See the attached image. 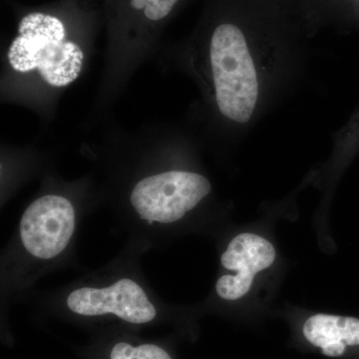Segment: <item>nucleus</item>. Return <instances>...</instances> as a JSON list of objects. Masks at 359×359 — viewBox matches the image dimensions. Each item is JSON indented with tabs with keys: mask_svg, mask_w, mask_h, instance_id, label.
Instances as JSON below:
<instances>
[{
	"mask_svg": "<svg viewBox=\"0 0 359 359\" xmlns=\"http://www.w3.org/2000/svg\"><path fill=\"white\" fill-rule=\"evenodd\" d=\"M309 37L276 0H208L192 63L228 136H248L308 71Z\"/></svg>",
	"mask_w": 359,
	"mask_h": 359,
	"instance_id": "nucleus-1",
	"label": "nucleus"
},
{
	"mask_svg": "<svg viewBox=\"0 0 359 359\" xmlns=\"http://www.w3.org/2000/svg\"><path fill=\"white\" fill-rule=\"evenodd\" d=\"M18 32L7 54L14 70H37L53 87L67 86L77 79L83 65V51L68 37L67 23L59 14H25L18 23Z\"/></svg>",
	"mask_w": 359,
	"mask_h": 359,
	"instance_id": "nucleus-2",
	"label": "nucleus"
},
{
	"mask_svg": "<svg viewBox=\"0 0 359 359\" xmlns=\"http://www.w3.org/2000/svg\"><path fill=\"white\" fill-rule=\"evenodd\" d=\"M211 192V182L203 175L177 170L141 180L132 191L131 204L149 223L171 224L195 209Z\"/></svg>",
	"mask_w": 359,
	"mask_h": 359,
	"instance_id": "nucleus-3",
	"label": "nucleus"
},
{
	"mask_svg": "<svg viewBox=\"0 0 359 359\" xmlns=\"http://www.w3.org/2000/svg\"><path fill=\"white\" fill-rule=\"evenodd\" d=\"M74 230V208L60 196L47 195L34 201L20 222L21 242L39 259H49L61 254Z\"/></svg>",
	"mask_w": 359,
	"mask_h": 359,
	"instance_id": "nucleus-4",
	"label": "nucleus"
},
{
	"mask_svg": "<svg viewBox=\"0 0 359 359\" xmlns=\"http://www.w3.org/2000/svg\"><path fill=\"white\" fill-rule=\"evenodd\" d=\"M276 252L269 240L254 233H242L231 241L221 256V264L233 275L217 280L216 292L224 301L236 302L249 294L255 278L275 263Z\"/></svg>",
	"mask_w": 359,
	"mask_h": 359,
	"instance_id": "nucleus-5",
	"label": "nucleus"
},
{
	"mask_svg": "<svg viewBox=\"0 0 359 359\" xmlns=\"http://www.w3.org/2000/svg\"><path fill=\"white\" fill-rule=\"evenodd\" d=\"M67 306L71 311L80 316L113 313L135 325L150 323L157 314L143 289L130 278H122L103 289L75 290L68 295Z\"/></svg>",
	"mask_w": 359,
	"mask_h": 359,
	"instance_id": "nucleus-6",
	"label": "nucleus"
},
{
	"mask_svg": "<svg viewBox=\"0 0 359 359\" xmlns=\"http://www.w3.org/2000/svg\"><path fill=\"white\" fill-rule=\"evenodd\" d=\"M299 337L327 358L351 355L359 349V320L351 316L314 313L299 327Z\"/></svg>",
	"mask_w": 359,
	"mask_h": 359,
	"instance_id": "nucleus-7",
	"label": "nucleus"
},
{
	"mask_svg": "<svg viewBox=\"0 0 359 359\" xmlns=\"http://www.w3.org/2000/svg\"><path fill=\"white\" fill-rule=\"evenodd\" d=\"M294 15L311 39L327 28L359 32V0H299Z\"/></svg>",
	"mask_w": 359,
	"mask_h": 359,
	"instance_id": "nucleus-8",
	"label": "nucleus"
},
{
	"mask_svg": "<svg viewBox=\"0 0 359 359\" xmlns=\"http://www.w3.org/2000/svg\"><path fill=\"white\" fill-rule=\"evenodd\" d=\"M185 0H108L115 25L132 29L155 27L168 20ZM140 30V29H139Z\"/></svg>",
	"mask_w": 359,
	"mask_h": 359,
	"instance_id": "nucleus-9",
	"label": "nucleus"
},
{
	"mask_svg": "<svg viewBox=\"0 0 359 359\" xmlns=\"http://www.w3.org/2000/svg\"><path fill=\"white\" fill-rule=\"evenodd\" d=\"M359 151V109L354 111L346 124L334 134V159L335 167L346 164Z\"/></svg>",
	"mask_w": 359,
	"mask_h": 359,
	"instance_id": "nucleus-10",
	"label": "nucleus"
},
{
	"mask_svg": "<svg viewBox=\"0 0 359 359\" xmlns=\"http://www.w3.org/2000/svg\"><path fill=\"white\" fill-rule=\"evenodd\" d=\"M110 359H173L162 347L156 344L133 346L127 342H119L113 346Z\"/></svg>",
	"mask_w": 359,
	"mask_h": 359,
	"instance_id": "nucleus-11",
	"label": "nucleus"
},
{
	"mask_svg": "<svg viewBox=\"0 0 359 359\" xmlns=\"http://www.w3.org/2000/svg\"><path fill=\"white\" fill-rule=\"evenodd\" d=\"M276 1H278V4H282L283 6H285V8L289 9V11H292V13L294 14L295 7H297L299 0H276Z\"/></svg>",
	"mask_w": 359,
	"mask_h": 359,
	"instance_id": "nucleus-12",
	"label": "nucleus"
}]
</instances>
